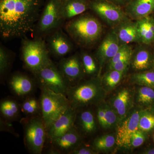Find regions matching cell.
Wrapping results in <instances>:
<instances>
[{
  "label": "cell",
  "mask_w": 154,
  "mask_h": 154,
  "mask_svg": "<svg viewBox=\"0 0 154 154\" xmlns=\"http://www.w3.org/2000/svg\"><path fill=\"white\" fill-rule=\"evenodd\" d=\"M49 50L41 38H25L22 40L21 57L24 65L33 75L49 63Z\"/></svg>",
  "instance_id": "obj_4"
},
{
  "label": "cell",
  "mask_w": 154,
  "mask_h": 154,
  "mask_svg": "<svg viewBox=\"0 0 154 154\" xmlns=\"http://www.w3.org/2000/svg\"><path fill=\"white\" fill-rule=\"evenodd\" d=\"M119 7L126 6L131 0H107Z\"/></svg>",
  "instance_id": "obj_39"
},
{
  "label": "cell",
  "mask_w": 154,
  "mask_h": 154,
  "mask_svg": "<svg viewBox=\"0 0 154 154\" xmlns=\"http://www.w3.org/2000/svg\"><path fill=\"white\" fill-rule=\"evenodd\" d=\"M65 29L71 38L83 47L96 44L103 31L101 22L90 14H82L70 19L66 24Z\"/></svg>",
  "instance_id": "obj_2"
},
{
  "label": "cell",
  "mask_w": 154,
  "mask_h": 154,
  "mask_svg": "<svg viewBox=\"0 0 154 154\" xmlns=\"http://www.w3.org/2000/svg\"><path fill=\"white\" fill-rule=\"evenodd\" d=\"M79 125L83 133L90 135L96 129V122L94 113L91 110H83L79 116Z\"/></svg>",
  "instance_id": "obj_23"
},
{
  "label": "cell",
  "mask_w": 154,
  "mask_h": 154,
  "mask_svg": "<svg viewBox=\"0 0 154 154\" xmlns=\"http://www.w3.org/2000/svg\"><path fill=\"white\" fill-rule=\"evenodd\" d=\"M123 74L122 72L115 70H110L104 77V82L107 87L113 88L120 82Z\"/></svg>",
  "instance_id": "obj_30"
},
{
  "label": "cell",
  "mask_w": 154,
  "mask_h": 154,
  "mask_svg": "<svg viewBox=\"0 0 154 154\" xmlns=\"http://www.w3.org/2000/svg\"><path fill=\"white\" fill-rule=\"evenodd\" d=\"M130 99V93L126 89L122 90L116 96L113 101V106L117 114L121 117L126 114Z\"/></svg>",
  "instance_id": "obj_25"
},
{
  "label": "cell",
  "mask_w": 154,
  "mask_h": 154,
  "mask_svg": "<svg viewBox=\"0 0 154 154\" xmlns=\"http://www.w3.org/2000/svg\"></svg>",
  "instance_id": "obj_41"
},
{
  "label": "cell",
  "mask_w": 154,
  "mask_h": 154,
  "mask_svg": "<svg viewBox=\"0 0 154 154\" xmlns=\"http://www.w3.org/2000/svg\"><path fill=\"white\" fill-rule=\"evenodd\" d=\"M151 59V54L148 50L139 46L133 51L131 63L135 70L144 71L149 68Z\"/></svg>",
  "instance_id": "obj_21"
},
{
  "label": "cell",
  "mask_w": 154,
  "mask_h": 154,
  "mask_svg": "<svg viewBox=\"0 0 154 154\" xmlns=\"http://www.w3.org/2000/svg\"><path fill=\"white\" fill-rule=\"evenodd\" d=\"M34 75L39 86L45 87L56 93L66 95L70 86L58 67L51 60Z\"/></svg>",
  "instance_id": "obj_7"
},
{
  "label": "cell",
  "mask_w": 154,
  "mask_h": 154,
  "mask_svg": "<svg viewBox=\"0 0 154 154\" xmlns=\"http://www.w3.org/2000/svg\"><path fill=\"white\" fill-rule=\"evenodd\" d=\"M21 104V111L24 113L26 117L41 116L39 100L36 97L30 95L23 99Z\"/></svg>",
  "instance_id": "obj_24"
},
{
  "label": "cell",
  "mask_w": 154,
  "mask_h": 154,
  "mask_svg": "<svg viewBox=\"0 0 154 154\" xmlns=\"http://www.w3.org/2000/svg\"><path fill=\"white\" fill-rule=\"evenodd\" d=\"M22 121L26 148L32 154H41L47 137V129L41 116L26 117Z\"/></svg>",
  "instance_id": "obj_6"
},
{
  "label": "cell",
  "mask_w": 154,
  "mask_h": 154,
  "mask_svg": "<svg viewBox=\"0 0 154 154\" xmlns=\"http://www.w3.org/2000/svg\"><path fill=\"white\" fill-rule=\"evenodd\" d=\"M9 85L16 96L24 98L31 95L35 88L34 81L26 75L16 73L10 78Z\"/></svg>",
  "instance_id": "obj_15"
},
{
  "label": "cell",
  "mask_w": 154,
  "mask_h": 154,
  "mask_svg": "<svg viewBox=\"0 0 154 154\" xmlns=\"http://www.w3.org/2000/svg\"><path fill=\"white\" fill-rule=\"evenodd\" d=\"M105 119L102 127L108 128L113 126L115 124L117 120V116L115 111L110 107H105Z\"/></svg>",
  "instance_id": "obj_34"
},
{
  "label": "cell",
  "mask_w": 154,
  "mask_h": 154,
  "mask_svg": "<svg viewBox=\"0 0 154 154\" xmlns=\"http://www.w3.org/2000/svg\"><path fill=\"white\" fill-rule=\"evenodd\" d=\"M137 101L141 104H149L154 100V90L150 87L143 86L138 92Z\"/></svg>",
  "instance_id": "obj_29"
},
{
  "label": "cell",
  "mask_w": 154,
  "mask_h": 154,
  "mask_svg": "<svg viewBox=\"0 0 154 154\" xmlns=\"http://www.w3.org/2000/svg\"><path fill=\"white\" fill-rule=\"evenodd\" d=\"M121 44L139 42V38L136 22L127 19L116 26L114 29Z\"/></svg>",
  "instance_id": "obj_19"
},
{
  "label": "cell",
  "mask_w": 154,
  "mask_h": 154,
  "mask_svg": "<svg viewBox=\"0 0 154 154\" xmlns=\"http://www.w3.org/2000/svg\"><path fill=\"white\" fill-rule=\"evenodd\" d=\"M145 140V137L141 130H137L133 133L130 137V146L137 147L142 145Z\"/></svg>",
  "instance_id": "obj_35"
},
{
  "label": "cell",
  "mask_w": 154,
  "mask_h": 154,
  "mask_svg": "<svg viewBox=\"0 0 154 154\" xmlns=\"http://www.w3.org/2000/svg\"><path fill=\"white\" fill-rule=\"evenodd\" d=\"M131 80L138 85L154 88V71L140 72L134 75L131 77Z\"/></svg>",
  "instance_id": "obj_27"
},
{
  "label": "cell",
  "mask_w": 154,
  "mask_h": 154,
  "mask_svg": "<svg viewBox=\"0 0 154 154\" xmlns=\"http://www.w3.org/2000/svg\"><path fill=\"white\" fill-rule=\"evenodd\" d=\"M62 0H47L36 23L38 32L46 34L55 30L63 21L61 14Z\"/></svg>",
  "instance_id": "obj_8"
},
{
  "label": "cell",
  "mask_w": 154,
  "mask_h": 154,
  "mask_svg": "<svg viewBox=\"0 0 154 154\" xmlns=\"http://www.w3.org/2000/svg\"><path fill=\"white\" fill-rule=\"evenodd\" d=\"M90 9L108 25L115 28L128 19L122 7L107 0H91Z\"/></svg>",
  "instance_id": "obj_9"
},
{
  "label": "cell",
  "mask_w": 154,
  "mask_h": 154,
  "mask_svg": "<svg viewBox=\"0 0 154 154\" xmlns=\"http://www.w3.org/2000/svg\"><path fill=\"white\" fill-rule=\"evenodd\" d=\"M82 137L75 126L51 142L50 154H71L81 144Z\"/></svg>",
  "instance_id": "obj_10"
},
{
  "label": "cell",
  "mask_w": 154,
  "mask_h": 154,
  "mask_svg": "<svg viewBox=\"0 0 154 154\" xmlns=\"http://www.w3.org/2000/svg\"><path fill=\"white\" fill-rule=\"evenodd\" d=\"M42 0H0V32L6 39L25 37L38 22Z\"/></svg>",
  "instance_id": "obj_1"
},
{
  "label": "cell",
  "mask_w": 154,
  "mask_h": 154,
  "mask_svg": "<svg viewBox=\"0 0 154 154\" xmlns=\"http://www.w3.org/2000/svg\"><path fill=\"white\" fill-rule=\"evenodd\" d=\"M85 74L92 75L98 70V66L96 59L93 55L87 52H83L80 56Z\"/></svg>",
  "instance_id": "obj_26"
},
{
  "label": "cell",
  "mask_w": 154,
  "mask_h": 154,
  "mask_svg": "<svg viewBox=\"0 0 154 154\" xmlns=\"http://www.w3.org/2000/svg\"><path fill=\"white\" fill-rule=\"evenodd\" d=\"M145 154H154V149H150L147 151L145 152Z\"/></svg>",
  "instance_id": "obj_40"
},
{
  "label": "cell",
  "mask_w": 154,
  "mask_h": 154,
  "mask_svg": "<svg viewBox=\"0 0 154 154\" xmlns=\"http://www.w3.org/2000/svg\"><path fill=\"white\" fill-rule=\"evenodd\" d=\"M133 51L132 48L128 44H122L116 54L109 62L108 66L110 67L119 61L131 57Z\"/></svg>",
  "instance_id": "obj_31"
},
{
  "label": "cell",
  "mask_w": 154,
  "mask_h": 154,
  "mask_svg": "<svg viewBox=\"0 0 154 154\" xmlns=\"http://www.w3.org/2000/svg\"><path fill=\"white\" fill-rule=\"evenodd\" d=\"M0 111L5 120L14 121L19 118L21 111V105L14 98H5L0 103Z\"/></svg>",
  "instance_id": "obj_22"
},
{
  "label": "cell",
  "mask_w": 154,
  "mask_h": 154,
  "mask_svg": "<svg viewBox=\"0 0 154 154\" xmlns=\"http://www.w3.org/2000/svg\"><path fill=\"white\" fill-rule=\"evenodd\" d=\"M122 45L114 30L107 33L96 51V57L101 68L116 54Z\"/></svg>",
  "instance_id": "obj_12"
},
{
  "label": "cell",
  "mask_w": 154,
  "mask_h": 154,
  "mask_svg": "<svg viewBox=\"0 0 154 154\" xmlns=\"http://www.w3.org/2000/svg\"><path fill=\"white\" fill-rule=\"evenodd\" d=\"M131 57L119 61L111 66L109 67V69L115 70L124 73L126 71L128 67L129 66L130 63H131Z\"/></svg>",
  "instance_id": "obj_36"
},
{
  "label": "cell",
  "mask_w": 154,
  "mask_h": 154,
  "mask_svg": "<svg viewBox=\"0 0 154 154\" xmlns=\"http://www.w3.org/2000/svg\"><path fill=\"white\" fill-rule=\"evenodd\" d=\"M139 43L151 44L154 41V19L149 16L136 20Z\"/></svg>",
  "instance_id": "obj_20"
},
{
  "label": "cell",
  "mask_w": 154,
  "mask_h": 154,
  "mask_svg": "<svg viewBox=\"0 0 154 154\" xmlns=\"http://www.w3.org/2000/svg\"><path fill=\"white\" fill-rule=\"evenodd\" d=\"M58 67L70 86L85 75L81 57L78 54L63 58L60 61Z\"/></svg>",
  "instance_id": "obj_13"
},
{
  "label": "cell",
  "mask_w": 154,
  "mask_h": 154,
  "mask_svg": "<svg viewBox=\"0 0 154 154\" xmlns=\"http://www.w3.org/2000/svg\"><path fill=\"white\" fill-rule=\"evenodd\" d=\"M154 11V0H131L125 6L128 17L139 20L149 16Z\"/></svg>",
  "instance_id": "obj_17"
},
{
  "label": "cell",
  "mask_w": 154,
  "mask_h": 154,
  "mask_svg": "<svg viewBox=\"0 0 154 154\" xmlns=\"http://www.w3.org/2000/svg\"><path fill=\"white\" fill-rule=\"evenodd\" d=\"M99 80L92 79L74 86H70L66 95L70 105L76 110L99 102L102 96Z\"/></svg>",
  "instance_id": "obj_5"
},
{
  "label": "cell",
  "mask_w": 154,
  "mask_h": 154,
  "mask_svg": "<svg viewBox=\"0 0 154 154\" xmlns=\"http://www.w3.org/2000/svg\"><path fill=\"white\" fill-rule=\"evenodd\" d=\"M96 150L87 146H81V144L75 149L71 154H94L96 153Z\"/></svg>",
  "instance_id": "obj_37"
},
{
  "label": "cell",
  "mask_w": 154,
  "mask_h": 154,
  "mask_svg": "<svg viewBox=\"0 0 154 154\" xmlns=\"http://www.w3.org/2000/svg\"><path fill=\"white\" fill-rule=\"evenodd\" d=\"M139 111H135L122 122L117 128L116 143L120 146H130V137L138 130L140 117Z\"/></svg>",
  "instance_id": "obj_14"
},
{
  "label": "cell",
  "mask_w": 154,
  "mask_h": 154,
  "mask_svg": "<svg viewBox=\"0 0 154 154\" xmlns=\"http://www.w3.org/2000/svg\"><path fill=\"white\" fill-rule=\"evenodd\" d=\"M116 142V139L112 135H105L96 139L93 146L96 150L105 151L113 147Z\"/></svg>",
  "instance_id": "obj_28"
},
{
  "label": "cell",
  "mask_w": 154,
  "mask_h": 154,
  "mask_svg": "<svg viewBox=\"0 0 154 154\" xmlns=\"http://www.w3.org/2000/svg\"><path fill=\"white\" fill-rule=\"evenodd\" d=\"M48 49L55 56L63 57L72 51L73 44L66 34L62 30H58L48 38Z\"/></svg>",
  "instance_id": "obj_16"
},
{
  "label": "cell",
  "mask_w": 154,
  "mask_h": 154,
  "mask_svg": "<svg viewBox=\"0 0 154 154\" xmlns=\"http://www.w3.org/2000/svg\"><path fill=\"white\" fill-rule=\"evenodd\" d=\"M11 59L8 52L5 48L1 45L0 47V73L5 75L8 69Z\"/></svg>",
  "instance_id": "obj_33"
},
{
  "label": "cell",
  "mask_w": 154,
  "mask_h": 154,
  "mask_svg": "<svg viewBox=\"0 0 154 154\" xmlns=\"http://www.w3.org/2000/svg\"><path fill=\"white\" fill-rule=\"evenodd\" d=\"M91 0H62L61 14L63 20H70L90 9Z\"/></svg>",
  "instance_id": "obj_18"
},
{
  "label": "cell",
  "mask_w": 154,
  "mask_h": 154,
  "mask_svg": "<svg viewBox=\"0 0 154 154\" xmlns=\"http://www.w3.org/2000/svg\"><path fill=\"white\" fill-rule=\"evenodd\" d=\"M139 128L142 131H148L154 128V115L145 113L141 115L139 123Z\"/></svg>",
  "instance_id": "obj_32"
},
{
  "label": "cell",
  "mask_w": 154,
  "mask_h": 154,
  "mask_svg": "<svg viewBox=\"0 0 154 154\" xmlns=\"http://www.w3.org/2000/svg\"><path fill=\"white\" fill-rule=\"evenodd\" d=\"M76 110L69 107L47 129V137L51 143L74 126Z\"/></svg>",
  "instance_id": "obj_11"
},
{
  "label": "cell",
  "mask_w": 154,
  "mask_h": 154,
  "mask_svg": "<svg viewBox=\"0 0 154 154\" xmlns=\"http://www.w3.org/2000/svg\"><path fill=\"white\" fill-rule=\"evenodd\" d=\"M105 107L100 106L98 107L96 112V116L99 123L101 126L102 127L104 124V119H105Z\"/></svg>",
  "instance_id": "obj_38"
},
{
  "label": "cell",
  "mask_w": 154,
  "mask_h": 154,
  "mask_svg": "<svg viewBox=\"0 0 154 154\" xmlns=\"http://www.w3.org/2000/svg\"><path fill=\"white\" fill-rule=\"evenodd\" d=\"M41 116L46 129L70 107L66 96L39 86Z\"/></svg>",
  "instance_id": "obj_3"
}]
</instances>
